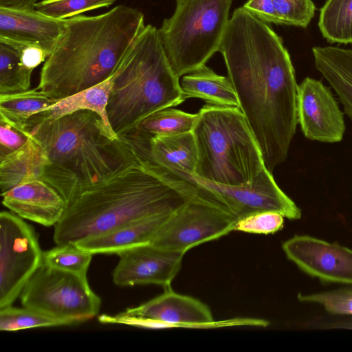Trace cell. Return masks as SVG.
Segmentation results:
<instances>
[{"label":"cell","instance_id":"cell-28","mask_svg":"<svg viewBox=\"0 0 352 352\" xmlns=\"http://www.w3.org/2000/svg\"><path fill=\"white\" fill-rule=\"evenodd\" d=\"M93 254L73 243L57 245L43 253V263L79 276L87 277Z\"/></svg>","mask_w":352,"mask_h":352},{"label":"cell","instance_id":"cell-12","mask_svg":"<svg viewBox=\"0 0 352 352\" xmlns=\"http://www.w3.org/2000/svg\"><path fill=\"white\" fill-rule=\"evenodd\" d=\"M282 248L305 274L325 283L352 285V249L307 234L293 236Z\"/></svg>","mask_w":352,"mask_h":352},{"label":"cell","instance_id":"cell-25","mask_svg":"<svg viewBox=\"0 0 352 352\" xmlns=\"http://www.w3.org/2000/svg\"><path fill=\"white\" fill-rule=\"evenodd\" d=\"M198 113H190L173 107L155 111L122 138L138 137L150 139L154 136L175 135L192 132Z\"/></svg>","mask_w":352,"mask_h":352},{"label":"cell","instance_id":"cell-2","mask_svg":"<svg viewBox=\"0 0 352 352\" xmlns=\"http://www.w3.org/2000/svg\"><path fill=\"white\" fill-rule=\"evenodd\" d=\"M78 194L54 226L56 245L73 243L188 201L214 200L205 188L167 172L144 155Z\"/></svg>","mask_w":352,"mask_h":352},{"label":"cell","instance_id":"cell-22","mask_svg":"<svg viewBox=\"0 0 352 352\" xmlns=\"http://www.w3.org/2000/svg\"><path fill=\"white\" fill-rule=\"evenodd\" d=\"M184 98H199L207 104L239 108V102L228 76L219 75L206 65L182 77Z\"/></svg>","mask_w":352,"mask_h":352},{"label":"cell","instance_id":"cell-7","mask_svg":"<svg viewBox=\"0 0 352 352\" xmlns=\"http://www.w3.org/2000/svg\"><path fill=\"white\" fill-rule=\"evenodd\" d=\"M232 0H176L173 14L157 29L166 57L180 78L219 52Z\"/></svg>","mask_w":352,"mask_h":352},{"label":"cell","instance_id":"cell-21","mask_svg":"<svg viewBox=\"0 0 352 352\" xmlns=\"http://www.w3.org/2000/svg\"><path fill=\"white\" fill-rule=\"evenodd\" d=\"M48 162V157L45 148L31 134L22 147L0 158L1 193L25 179L33 177L41 178Z\"/></svg>","mask_w":352,"mask_h":352},{"label":"cell","instance_id":"cell-29","mask_svg":"<svg viewBox=\"0 0 352 352\" xmlns=\"http://www.w3.org/2000/svg\"><path fill=\"white\" fill-rule=\"evenodd\" d=\"M71 325L67 321L54 318L23 307L11 305L0 309V330L14 331L34 327Z\"/></svg>","mask_w":352,"mask_h":352},{"label":"cell","instance_id":"cell-26","mask_svg":"<svg viewBox=\"0 0 352 352\" xmlns=\"http://www.w3.org/2000/svg\"><path fill=\"white\" fill-rule=\"evenodd\" d=\"M318 27L329 43H352V0H327L320 10Z\"/></svg>","mask_w":352,"mask_h":352},{"label":"cell","instance_id":"cell-19","mask_svg":"<svg viewBox=\"0 0 352 352\" xmlns=\"http://www.w3.org/2000/svg\"><path fill=\"white\" fill-rule=\"evenodd\" d=\"M173 213H164L132 221L107 232L74 243L92 254H118L134 247L150 244L158 230Z\"/></svg>","mask_w":352,"mask_h":352},{"label":"cell","instance_id":"cell-15","mask_svg":"<svg viewBox=\"0 0 352 352\" xmlns=\"http://www.w3.org/2000/svg\"><path fill=\"white\" fill-rule=\"evenodd\" d=\"M2 204L22 219L45 226H55L67 203L51 185L38 177L25 179L1 193Z\"/></svg>","mask_w":352,"mask_h":352},{"label":"cell","instance_id":"cell-27","mask_svg":"<svg viewBox=\"0 0 352 352\" xmlns=\"http://www.w3.org/2000/svg\"><path fill=\"white\" fill-rule=\"evenodd\" d=\"M32 73L14 47L0 41V94L30 89Z\"/></svg>","mask_w":352,"mask_h":352},{"label":"cell","instance_id":"cell-10","mask_svg":"<svg viewBox=\"0 0 352 352\" xmlns=\"http://www.w3.org/2000/svg\"><path fill=\"white\" fill-rule=\"evenodd\" d=\"M237 220L233 214L216 205L192 199L166 220L150 244L186 253L235 230Z\"/></svg>","mask_w":352,"mask_h":352},{"label":"cell","instance_id":"cell-24","mask_svg":"<svg viewBox=\"0 0 352 352\" xmlns=\"http://www.w3.org/2000/svg\"><path fill=\"white\" fill-rule=\"evenodd\" d=\"M58 100L36 87L0 94V119L18 128L29 130L30 119Z\"/></svg>","mask_w":352,"mask_h":352},{"label":"cell","instance_id":"cell-8","mask_svg":"<svg viewBox=\"0 0 352 352\" xmlns=\"http://www.w3.org/2000/svg\"><path fill=\"white\" fill-rule=\"evenodd\" d=\"M23 307L71 325L83 322L99 312L101 300L87 277L42 263L23 287Z\"/></svg>","mask_w":352,"mask_h":352},{"label":"cell","instance_id":"cell-5","mask_svg":"<svg viewBox=\"0 0 352 352\" xmlns=\"http://www.w3.org/2000/svg\"><path fill=\"white\" fill-rule=\"evenodd\" d=\"M185 100L157 29L146 25L113 75L107 105L112 129L123 138L151 113Z\"/></svg>","mask_w":352,"mask_h":352},{"label":"cell","instance_id":"cell-11","mask_svg":"<svg viewBox=\"0 0 352 352\" xmlns=\"http://www.w3.org/2000/svg\"><path fill=\"white\" fill-rule=\"evenodd\" d=\"M193 182L206 188L238 219L262 211H274L290 220H298L302 211L276 184L272 173L265 167L252 185L225 186L194 175Z\"/></svg>","mask_w":352,"mask_h":352},{"label":"cell","instance_id":"cell-23","mask_svg":"<svg viewBox=\"0 0 352 352\" xmlns=\"http://www.w3.org/2000/svg\"><path fill=\"white\" fill-rule=\"evenodd\" d=\"M112 87L113 76L96 85L60 99L39 113L43 118L53 119L80 110L91 111L101 118L109 130L116 133L111 128L107 113Z\"/></svg>","mask_w":352,"mask_h":352},{"label":"cell","instance_id":"cell-4","mask_svg":"<svg viewBox=\"0 0 352 352\" xmlns=\"http://www.w3.org/2000/svg\"><path fill=\"white\" fill-rule=\"evenodd\" d=\"M28 126L48 157L40 179L54 188L67 204L84 189L138 158L131 144L109 130L91 111L53 119L38 113Z\"/></svg>","mask_w":352,"mask_h":352},{"label":"cell","instance_id":"cell-16","mask_svg":"<svg viewBox=\"0 0 352 352\" xmlns=\"http://www.w3.org/2000/svg\"><path fill=\"white\" fill-rule=\"evenodd\" d=\"M123 313L159 322L164 328L218 326L207 305L191 296L177 294L171 287L164 289L160 296Z\"/></svg>","mask_w":352,"mask_h":352},{"label":"cell","instance_id":"cell-9","mask_svg":"<svg viewBox=\"0 0 352 352\" xmlns=\"http://www.w3.org/2000/svg\"><path fill=\"white\" fill-rule=\"evenodd\" d=\"M34 229L14 213L0 214V309L19 297L43 263Z\"/></svg>","mask_w":352,"mask_h":352},{"label":"cell","instance_id":"cell-32","mask_svg":"<svg viewBox=\"0 0 352 352\" xmlns=\"http://www.w3.org/2000/svg\"><path fill=\"white\" fill-rule=\"evenodd\" d=\"M279 24L306 28L315 14L311 0H272Z\"/></svg>","mask_w":352,"mask_h":352},{"label":"cell","instance_id":"cell-14","mask_svg":"<svg viewBox=\"0 0 352 352\" xmlns=\"http://www.w3.org/2000/svg\"><path fill=\"white\" fill-rule=\"evenodd\" d=\"M119 262L113 272V281L119 286L155 284L170 287L182 267L185 253L147 244L117 254Z\"/></svg>","mask_w":352,"mask_h":352},{"label":"cell","instance_id":"cell-3","mask_svg":"<svg viewBox=\"0 0 352 352\" xmlns=\"http://www.w3.org/2000/svg\"><path fill=\"white\" fill-rule=\"evenodd\" d=\"M145 25L143 13L124 5L96 16L66 19L36 88L60 100L105 80L113 75Z\"/></svg>","mask_w":352,"mask_h":352},{"label":"cell","instance_id":"cell-18","mask_svg":"<svg viewBox=\"0 0 352 352\" xmlns=\"http://www.w3.org/2000/svg\"><path fill=\"white\" fill-rule=\"evenodd\" d=\"M135 153L144 155L167 172L189 182H193L197 149L192 132L154 136L150 139L127 140Z\"/></svg>","mask_w":352,"mask_h":352},{"label":"cell","instance_id":"cell-33","mask_svg":"<svg viewBox=\"0 0 352 352\" xmlns=\"http://www.w3.org/2000/svg\"><path fill=\"white\" fill-rule=\"evenodd\" d=\"M284 217L274 211L255 212L239 219L235 230L254 234H273L283 228Z\"/></svg>","mask_w":352,"mask_h":352},{"label":"cell","instance_id":"cell-31","mask_svg":"<svg viewBox=\"0 0 352 352\" xmlns=\"http://www.w3.org/2000/svg\"><path fill=\"white\" fill-rule=\"evenodd\" d=\"M298 299L303 302L321 305L329 313L340 315H352V287L313 294H299Z\"/></svg>","mask_w":352,"mask_h":352},{"label":"cell","instance_id":"cell-35","mask_svg":"<svg viewBox=\"0 0 352 352\" xmlns=\"http://www.w3.org/2000/svg\"><path fill=\"white\" fill-rule=\"evenodd\" d=\"M0 41L14 47L19 52L23 65L31 71L48 58L46 52L36 45L6 40Z\"/></svg>","mask_w":352,"mask_h":352},{"label":"cell","instance_id":"cell-30","mask_svg":"<svg viewBox=\"0 0 352 352\" xmlns=\"http://www.w3.org/2000/svg\"><path fill=\"white\" fill-rule=\"evenodd\" d=\"M117 0H43L35 9L54 18L66 19L80 13L112 5Z\"/></svg>","mask_w":352,"mask_h":352},{"label":"cell","instance_id":"cell-17","mask_svg":"<svg viewBox=\"0 0 352 352\" xmlns=\"http://www.w3.org/2000/svg\"><path fill=\"white\" fill-rule=\"evenodd\" d=\"M66 19L47 16L37 10L0 8V40L36 45L48 56L65 28Z\"/></svg>","mask_w":352,"mask_h":352},{"label":"cell","instance_id":"cell-1","mask_svg":"<svg viewBox=\"0 0 352 352\" xmlns=\"http://www.w3.org/2000/svg\"><path fill=\"white\" fill-rule=\"evenodd\" d=\"M219 52L265 167L287 157L298 124L295 71L281 38L244 8L230 18Z\"/></svg>","mask_w":352,"mask_h":352},{"label":"cell","instance_id":"cell-13","mask_svg":"<svg viewBox=\"0 0 352 352\" xmlns=\"http://www.w3.org/2000/svg\"><path fill=\"white\" fill-rule=\"evenodd\" d=\"M298 124L304 136L322 142H341L346 130L344 113L331 89L306 77L298 86Z\"/></svg>","mask_w":352,"mask_h":352},{"label":"cell","instance_id":"cell-36","mask_svg":"<svg viewBox=\"0 0 352 352\" xmlns=\"http://www.w3.org/2000/svg\"><path fill=\"white\" fill-rule=\"evenodd\" d=\"M243 8L267 23L279 24L272 0H248Z\"/></svg>","mask_w":352,"mask_h":352},{"label":"cell","instance_id":"cell-6","mask_svg":"<svg viewBox=\"0 0 352 352\" xmlns=\"http://www.w3.org/2000/svg\"><path fill=\"white\" fill-rule=\"evenodd\" d=\"M197 113L192 131L197 149L195 175L221 185H252L265 165L241 109L206 104Z\"/></svg>","mask_w":352,"mask_h":352},{"label":"cell","instance_id":"cell-34","mask_svg":"<svg viewBox=\"0 0 352 352\" xmlns=\"http://www.w3.org/2000/svg\"><path fill=\"white\" fill-rule=\"evenodd\" d=\"M30 135L29 130L18 128L0 119V158L22 147Z\"/></svg>","mask_w":352,"mask_h":352},{"label":"cell","instance_id":"cell-37","mask_svg":"<svg viewBox=\"0 0 352 352\" xmlns=\"http://www.w3.org/2000/svg\"><path fill=\"white\" fill-rule=\"evenodd\" d=\"M38 0H0V8L31 10L35 8Z\"/></svg>","mask_w":352,"mask_h":352},{"label":"cell","instance_id":"cell-20","mask_svg":"<svg viewBox=\"0 0 352 352\" xmlns=\"http://www.w3.org/2000/svg\"><path fill=\"white\" fill-rule=\"evenodd\" d=\"M315 67L336 91L344 113L352 119V49L316 46Z\"/></svg>","mask_w":352,"mask_h":352}]
</instances>
